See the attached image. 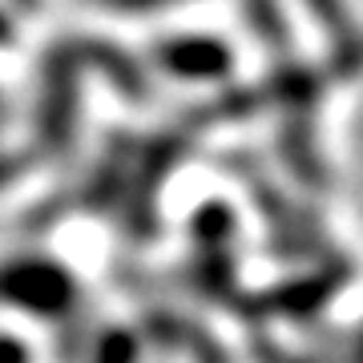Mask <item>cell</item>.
Here are the masks:
<instances>
[{
	"label": "cell",
	"instance_id": "7a4b0ae2",
	"mask_svg": "<svg viewBox=\"0 0 363 363\" xmlns=\"http://www.w3.org/2000/svg\"><path fill=\"white\" fill-rule=\"evenodd\" d=\"M77 52H85V61H93V65H101L105 73L113 81H121V89H138V69L125 61V52H117L113 45H105V40H81Z\"/></svg>",
	"mask_w": 363,
	"mask_h": 363
},
{
	"label": "cell",
	"instance_id": "5b68a950",
	"mask_svg": "<svg viewBox=\"0 0 363 363\" xmlns=\"http://www.w3.org/2000/svg\"><path fill=\"white\" fill-rule=\"evenodd\" d=\"M13 4H21V9H25V13H33V9H37L40 0H13Z\"/></svg>",
	"mask_w": 363,
	"mask_h": 363
},
{
	"label": "cell",
	"instance_id": "277c9868",
	"mask_svg": "<svg viewBox=\"0 0 363 363\" xmlns=\"http://www.w3.org/2000/svg\"><path fill=\"white\" fill-rule=\"evenodd\" d=\"M13 40V25H9V16L0 13V45H9Z\"/></svg>",
	"mask_w": 363,
	"mask_h": 363
},
{
	"label": "cell",
	"instance_id": "3957f363",
	"mask_svg": "<svg viewBox=\"0 0 363 363\" xmlns=\"http://www.w3.org/2000/svg\"><path fill=\"white\" fill-rule=\"evenodd\" d=\"M109 9H150V4H162V0H101Z\"/></svg>",
	"mask_w": 363,
	"mask_h": 363
},
{
	"label": "cell",
	"instance_id": "6da1fadb",
	"mask_svg": "<svg viewBox=\"0 0 363 363\" xmlns=\"http://www.w3.org/2000/svg\"><path fill=\"white\" fill-rule=\"evenodd\" d=\"M162 61L174 69H190V73H198V69H218L222 65V49H214V45H206V40H174V45H166L162 49Z\"/></svg>",
	"mask_w": 363,
	"mask_h": 363
}]
</instances>
